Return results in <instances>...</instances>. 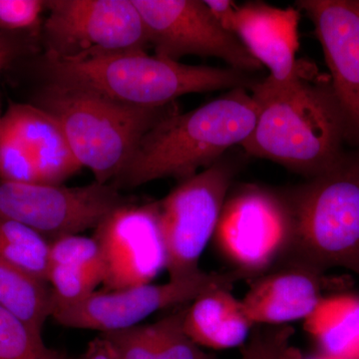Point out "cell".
Wrapping results in <instances>:
<instances>
[{
    "label": "cell",
    "mask_w": 359,
    "mask_h": 359,
    "mask_svg": "<svg viewBox=\"0 0 359 359\" xmlns=\"http://www.w3.org/2000/svg\"><path fill=\"white\" fill-rule=\"evenodd\" d=\"M250 91L259 105L256 126L241 145L250 156L309 179L334 166L353 148L330 76L313 63L302 61L290 81L276 83L266 77Z\"/></svg>",
    "instance_id": "1"
},
{
    "label": "cell",
    "mask_w": 359,
    "mask_h": 359,
    "mask_svg": "<svg viewBox=\"0 0 359 359\" xmlns=\"http://www.w3.org/2000/svg\"><path fill=\"white\" fill-rule=\"evenodd\" d=\"M259 105L245 88L231 89L190 112L170 116L142 139L128 165L114 180L136 188L164 178L183 181L242 145L256 126Z\"/></svg>",
    "instance_id": "2"
},
{
    "label": "cell",
    "mask_w": 359,
    "mask_h": 359,
    "mask_svg": "<svg viewBox=\"0 0 359 359\" xmlns=\"http://www.w3.org/2000/svg\"><path fill=\"white\" fill-rule=\"evenodd\" d=\"M282 192L290 233L275 266L318 275L344 269L359 276V148L349 149L330 169Z\"/></svg>",
    "instance_id": "3"
},
{
    "label": "cell",
    "mask_w": 359,
    "mask_h": 359,
    "mask_svg": "<svg viewBox=\"0 0 359 359\" xmlns=\"http://www.w3.org/2000/svg\"><path fill=\"white\" fill-rule=\"evenodd\" d=\"M42 70L46 82L87 90L116 103L139 108L162 107L186 94L250 90L257 82L244 71L183 65L149 55L147 51L67 60L43 58Z\"/></svg>",
    "instance_id": "4"
},
{
    "label": "cell",
    "mask_w": 359,
    "mask_h": 359,
    "mask_svg": "<svg viewBox=\"0 0 359 359\" xmlns=\"http://www.w3.org/2000/svg\"><path fill=\"white\" fill-rule=\"evenodd\" d=\"M33 105L53 116L78 164L95 182L110 184L122 173L145 135L180 112L176 102L139 108L116 103L87 90L46 82Z\"/></svg>",
    "instance_id": "5"
},
{
    "label": "cell",
    "mask_w": 359,
    "mask_h": 359,
    "mask_svg": "<svg viewBox=\"0 0 359 359\" xmlns=\"http://www.w3.org/2000/svg\"><path fill=\"white\" fill-rule=\"evenodd\" d=\"M236 174L235 163L223 157L180 181L157 202L170 280H187L202 273L201 256L214 237Z\"/></svg>",
    "instance_id": "6"
},
{
    "label": "cell",
    "mask_w": 359,
    "mask_h": 359,
    "mask_svg": "<svg viewBox=\"0 0 359 359\" xmlns=\"http://www.w3.org/2000/svg\"><path fill=\"white\" fill-rule=\"evenodd\" d=\"M46 9L44 58L67 60L150 47L132 0H51Z\"/></svg>",
    "instance_id": "7"
},
{
    "label": "cell",
    "mask_w": 359,
    "mask_h": 359,
    "mask_svg": "<svg viewBox=\"0 0 359 359\" xmlns=\"http://www.w3.org/2000/svg\"><path fill=\"white\" fill-rule=\"evenodd\" d=\"M289 233L282 191L248 184L229 193L212 238L231 271L255 280L278 263Z\"/></svg>",
    "instance_id": "8"
},
{
    "label": "cell",
    "mask_w": 359,
    "mask_h": 359,
    "mask_svg": "<svg viewBox=\"0 0 359 359\" xmlns=\"http://www.w3.org/2000/svg\"><path fill=\"white\" fill-rule=\"evenodd\" d=\"M129 203L113 184L65 187L0 181V218L25 224L49 243L95 230L111 212Z\"/></svg>",
    "instance_id": "9"
},
{
    "label": "cell",
    "mask_w": 359,
    "mask_h": 359,
    "mask_svg": "<svg viewBox=\"0 0 359 359\" xmlns=\"http://www.w3.org/2000/svg\"><path fill=\"white\" fill-rule=\"evenodd\" d=\"M242 280L244 276L236 271H202L195 278L163 285L151 283L125 290H95L79 304L55 309L51 318L62 327L107 334L136 327L156 311L192 302L208 290L231 289Z\"/></svg>",
    "instance_id": "10"
},
{
    "label": "cell",
    "mask_w": 359,
    "mask_h": 359,
    "mask_svg": "<svg viewBox=\"0 0 359 359\" xmlns=\"http://www.w3.org/2000/svg\"><path fill=\"white\" fill-rule=\"evenodd\" d=\"M155 55L178 61L187 55L223 59L231 68L256 72L262 66L199 0H132Z\"/></svg>",
    "instance_id": "11"
},
{
    "label": "cell",
    "mask_w": 359,
    "mask_h": 359,
    "mask_svg": "<svg viewBox=\"0 0 359 359\" xmlns=\"http://www.w3.org/2000/svg\"><path fill=\"white\" fill-rule=\"evenodd\" d=\"M103 262L104 290L152 283L166 269L158 203H129L111 212L94 230Z\"/></svg>",
    "instance_id": "12"
},
{
    "label": "cell",
    "mask_w": 359,
    "mask_h": 359,
    "mask_svg": "<svg viewBox=\"0 0 359 359\" xmlns=\"http://www.w3.org/2000/svg\"><path fill=\"white\" fill-rule=\"evenodd\" d=\"M297 6L313 21L351 147L359 148V0H301Z\"/></svg>",
    "instance_id": "13"
},
{
    "label": "cell",
    "mask_w": 359,
    "mask_h": 359,
    "mask_svg": "<svg viewBox=\"0 0 359 359\" xmlns=\"http://www.w3.org/2000/svg\"><path fill=\"white\" fill-rule=\"evenodd\" d=\"M299 11L269 6L266 2H245L237 7L231 33L250 55L269 70L271 81H290L297 76L302 61L299 49Z\"/></svg>",
    "instance_id": "14"
},
{
    "label": "cell",
    "mask_w": 359,
    "mask_h": 359,
    "mask_svg": "<svg viewBox=\"0 0 359 359\" xmlns=\"http://www.w3.org/2000/svg\"><path fill=\"white\" fill-rule=\"evenodd\" d=\"M325 275L297 266H275L255 278L241 301L252 325L306 320L323 299Z\"/></svg>",
    "instance_id": "15"
},
{
    "label": "cell",
    "mask_w": 359,
    "mask_h": 359,
    "mask_svg": "<svg viewBox=\"0 0 359 359\" xmlns=\"http://www.w3.org/2000/svg\"><path fill=\"white\" fill-rule=\"evenodd\" d=\"M0 129L20 145L41 185H62L81 169L57 120L33 104L9 106Z\"/></svg>",
    "instance_id": "16"
},
{
    "label": "cell",
    "mask_w": 359,
    "mask_h": 359,
    "mask_svg": "<svg viewBox=\"0 0 359 359\" xmlns=\"http://www.w3.org/2000/svg\"><path fill=\"white\" fill-rule=\"evenodd\" d=\"M231 289L208 290L191 302L184 314V330L201 347L228 349L242 346L254 327Z\"/></svg>",
    "instance_id": "17"
},
{
    "label": "cell",
    "mask_w": 359,
    "mask_h": 359,
    "mask_svg": "<svg viewBox=\"0 0 359 359\" xmlns=\"http://www.w3.org/2000/svg\"><path fill=\"white\" fill-rule=\"evenodd\" d=\"M185 309L168 314L151 325L100 334L119 359H218L187 335Z\"/></svg>",
    "instance_id": "18"
},
{
    "label": "cell",
    "mask_w": 359,
    "mask_h": 359,
    "mask_svg": "<svg viewBox=\"0 0 359 359\" xmlns=\"http://www.w3.org/2000/svg\"><path fill=\"white\" fill-rule=\"evenodd\" d=\"M304 330L318 342L323 355L359 359V297H323L304 320Z\"/></svg>",
    "instance_id": "19"
},
{
    "label": "cell",
    "mask_w": 359,
    "mask_h": 359,
    "mask_svg": "<svg viewBox=\"0 0 359 359\" xmlns=\"http://www.w3.org/2000/svg\"><path fill=\"white\" fill-rule=\"evenodd\" d=\"M0 308L26 327L42 334L53 313V294L46 280L0 263Z\"/></svg>",
    "instance_id": "20"
},
{
    "label": "cell",
    "mask_w": 359,
    "mask_h": 359,
    "mask_svg": "<svg viewBox=\"0 0 359 359\" xmlns=\"http://www.w3.org/2000/svg\"><path fill=\"white\" fill-rule=\"evenodd\" d=\"M49 245L25 224L0 218V263L48 282Z\"/></svg>",
    "instance_id": "21"
},
{
    "label": "cell",
    "mask_w": 359,
    "mask_h": 359,
    "mask_svg": "<svg viewBox=\"0 0 359 359\" xmlns=\"http://www.w3.org/2000/svg\"><path fill=\"white\" fill-rule=\"evenodd\" d=\"M0 359H72L49 348L42 334L0 308Z\"/></svg>",
    "instance_id": "22"
},
{
    "label": "cell",
    "mask_w": 359,
    "mask_h": 359,
    "mask_svg": "<svg viewBox=\"0 0 359 359\" xmlns=\"http://www.w3.org/2000/svg\"><path fill=\"white\" fill-rule=\"evenodd\" d=\"M48 283L53 294L54 311L79 304L93 294L102 283V276L78 266L49 264Z\"/></svg>",
    "instance_id": "23"
},
{
    "label": "cell",
    "mask_w": 359,
    "mask_h": 359,
    "mask_svg": "<svg viewBox=\"0 0 359 359\" xmlns=\"http://www.w3.org/2000/svg\"><path fill=\"white\" fill-rule=\"evenodd\" d=\"M294 334V328L287 325H257L243 346L241 359H302L292 346Z\"/></svg>",
    "instance_id": "24"
},
{
    "label": "cell",
    "mask_w": 359,
    "mask_h": 359,
    "mask_svg": "<svg viewBox=\"0 0 359 359\" xmlns=\"http://www.w3.org/2000/svg\"><path fill=\"white\" fill-rule=\"evenodd\" d=\"M49 264H68L102 276L103 262L94 238L74 235L58 238L49 245Z\"/></svg>",
    "instance_id": "25"
},
{
    "label": "cell",
    "mask_w": 359,
    "mask_h": 359,
    "mask_svg": "<svg viewBox=\"0 0 359 359\" xmlns=\"http://www.w3.org/2000/svg\"><path fill=\"white\" fill-rule=\"evenodd\" d=\"M45 8L46 1L41 0H0V32H33Z\"/></svg>",
    "instance_id": "26"
},
{
    "label": "cell",
    "mask_w": 359,
    "mask_h": 359,
    "mask_svg": "<svg viewBox=\"0 0 359 359\" xmlns=\"http://www.w3.org/2000/svg\"><path fill=\"white\" fill-rule=\"evenodd\" d=\"M26 33L0 32V72L32 50V44L25 37Z\"/></svg>",
    "instance_id": "27"
},
{
    "label": "cell",
    "mask_w": 359,
    "mask_h": 359,
    "mask_svg": "<svg viewBox=\"0 0 359 359\" xmlns=\"http://www.w3.org/2000/svg\"><path fill=\"white\" fill-rule=\"evenodd\" d=\"M205 4L222 27L231 33V26L238 7L235 2L230 0H205Z\"/></svg>",
    "instance_id": "28"
},
{
    "label": "cell",
    "mask_w": 359,
    "mask_h": 359,
    "mask_svg": "<svg viewBox=\"0 0 359 359\" xmlns=\"http://www.w3.org/2000/svg\"><path fill=\"white\" fill-rule=\"evenodd\" d=\"M78 359H119L114 348L105 337L99 334L92 339L87 346L86 351Z\"/></svg>",
    "instance_id": "29"
},
{
    "label": "cell",
    "mask_w": 359,
    "mask_h": 359,
    "mask_svg": "<svg viewBox=\"0 0 359 359\" xmlns=\"http://www.w3.org/2000/svg\"><path fill=\"white\" fill-rule=\"evenodd\" d=\"M316 359H337L334 358H330V356L323 355L321 358H316Z\"/></svg>",
    "instance_id": "30"
},
{
    "label": "cell",
    "mask_w": 359,
    "mask_h": 359,
    "mask_svg": "<svg viewBox=\"0 0 359 359\" xmlns=\"http://www.w3.org/2000/svg\"><path fill=\"white\" fill-rule=\"evenodd\" d=\"M2 114H1V103H0V121H1Z\"/></svg>",
    "instance_id": "31"
}]
</instances>
